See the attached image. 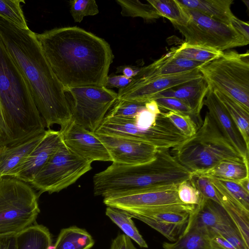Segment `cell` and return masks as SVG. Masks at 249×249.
Masks as SVG:
<instances>
[{
	"mask_svg": "<svg viewBox=\"0 0 249 249\" xmlns=\"http://www.w3.org/2000/svg\"><path fill=\"white\" fill-rule=\"evenodd\" d=\"M36 36L65 88L105 87L114 58L105 39L77 26L55 28Z\"/></svg>",
	"mask_w": 249,
	"mask_h": 249,
	"instance_id": "6da1fadb",
	"label": "cell"
},
{
	"mask_svg": "<svg viewBox=\"0 0 249 249\" xmlns=\"http://www.w3.org/2000/svg\"><path fill=\"white\" fill-rule=\"evenodd\" d=\"M0 37L24 76L45 127L63 128L71 121V106L65 88L55 75L36 38L0 17Z\"/></svg>",
	"mask_w": 249,
	"mask_h": 249,
	"instance_id": "7a4b0ae2",
	"label": "cell"
},
{
	"mask_svg": "<svg viewBox=\"0 0 249 249\" xmlns=\"http://www.w3.org/2000/svg\"><path fill=\"white\" fill-rule=\"evenodd\" d=\"M0 106L5 146L15 145L46 131L28 84L0 37Z\"/></svg>",
	"mask_w": 249,
	"mask_h": 249,
	"instance_id": "3957f363",
	"label": "cell"
},
{
	"mask_svg": "<svg viewBox=\"0 0 249 249\" xmlns=\"http://www.w3.org/2000/svg\"><path fill=\"white\" fill-rule=\"evenodd\" d=\"M170 149H158L146 163L127 165L112 162L93 178L96 196L106 197L178 185L190 179L192 173L173 156Z\"/></svg>",
	"mask_w": 249,
	"mask_h": 249,
	"instance_id": "277c9868",
	"label": "cell"
},
{
	"mask_svg": "<svg viewBox=\"0 0 249 249\" xmlns=\"http://www.w3.org/2000/svg\"><path fill=\"white\" fill-rule=\"evenodd\" d=\"M170 151L192 173L208 170L224 160L244 163L246 159L223 135L208 112L195 134Z\"/></svg>",
	"mask_w": 249,
	"mask_h": 249,
	"instance_id": "5b68a950",
	"label": "cell"
},
{
	"mask_svg": "<svg viewBox=\"0 0 249 249\" xmlns=\"http://www.w3.org/2000/svg\"><path fill=\"white\" fill-rule=\"evenodd\" d=\"M38 196L29 183L0 178V235L16 234L32 225L40 213Z\"/></svg>",
	"mask_w": 249,
	"mask_h": 249,
	"instance_id": "8992f818",
	"label": "cell"
},
{
	"mask_svg": "<svg viewBox=\"0 0 249 249\" xmlns=\"http://www.w3.org/2000/svg\"><path fill=\"white\" fill-rule=\"evenodd\" d=\"M198 70L209 88L224 93L249 109V53L223 52Z\"/></svg>",
	"mask_w": 249,
	"mask_h": 249,
	"instance_id": "52a82bcc",
	"label": "cell"
},
{
	"mask_svg": "<svg viewBox=\"0 0 249 249\" xmlns=\"http://www.w3.org/2000/svg\"><path fill=\"white\" fill-rule=\"evenodd\" d=\"M182 8L186 16V22L173 25L181 34L185 42L219 52L249 44V41L231 24L216 20L195 10Z\"/></svg>",
	"mask_w": 249,
	"mask_h": 249,
	"instance_id": "ba28073f",
	"label": "cell"
},
{
	"mask_svg": "<svg viewBox=\"0 0 249 249\" xmlns=\"http://www.w3.org/2000/svg\"><path fill=\"white\" fill-rule=\"evenodd\" d=\"M126 137L153 145L158 149H171L187 137L183 135L162 111L151 127L139 125L135 119H124L106 116L95 132Z\"/></svg>",
	"mask_w": 249,
	"mask_h": 249,
	"instance_id": "9c48e42d",
	"label": "cell"
},
{
	"mask_svg": "<svg viewBox=\"0 0 249 249\" xmlns=\"http://www.w3.org/2000/svg\"><path fill=\"white\" fill-rule=\"evenodd\" d=\"M91 163L75 154L63 142L29 184L38 191V196L44 192H59L90 171Z\"/></svg>",
	"mask_w": 249,
	"mask_h": 249,
	"instance_id": "30bf717a",
	"label": "cell"
},
{
	"mask_svg": "<svg viewBox=\"0 0 249 249\" xmlns=\"http://www.w3.org/2000/svg\"><path fill=\"white\" fill-rule=\"evenodd\" d=\"M72 99L71 121L95 132L118 99L117 93L105 87L65 88Z\"/></svg>",
	"mask_w": 249,
	"mask_h": 249,
	"instance_id": "8fae6325",
	"label": "cell"
},
{
	"mask_svg": "<svg viewBox=\"0 0 249 249\" xmlns=\"http://www.w3.org/2000/svg\"><path fill=\"white\" fill-rule=\"evenodd\" d=\"M178 185H174L104 198L107 206L124 210L179 207L194 212L195 206L181 202L178 196Z\"/></svg>",
	"mask_w": 249,
	"mask_h": 249,
	"instance_id": "7c38bea8",
	"label": "cell"
},
{
	"mask_svg": "<svg viewBox=\"0 0 249 249\" xmlns=\"http://www.w3.org/2000/svg\"><path fill=\"white\" fill-rule=\"evenodd\" d=\"M202 77L198 68L181 73L169 74L150 79L133 78L125 87L120 89L118 99L147 102L157 94L171 88Z\"/></svg>",
	"mask_w": 249,
	"mask_h": 249,
	"instance_id": "4fadbf2b",
	"label": "cell"
},
{
	"mask_svg": "<svg viewBox=\"0 0 249 249\" xmlns=\"http://www.w3.org/2000/svg\"><path fill=\"white\" fill-rule=\"evenodd\" d=\"M124 211L132 218L145 223L172 242L176 241L183 232L190 215L193 213L179 207Z\"/></svg>",
	"mask_w": 249,
	"mask_h": 249,
	"instance_id": "5bb4252c",
	"label": "cell"
},
{
	"mask_svg": "<svg viewBox=\"0 0 249 249\" xmlns=\"http://www.w3.org/2000/svg\"><path fill=\"white\" fill-rule=\"evenodd\" d=\"M94 133L107 149L112 162L127 165L146 163L155 158L158 150L153 145L126 137Z\"/></svg>",
	"mask_w": 249,
	"mask_h": 249,
	"instance_id": "9a60e30c",
	"label": "cell"
},
{
	"mask_svg": "<svg viewBox=\"0 0 249 249\" xmlns=\"http://www.w3.org/2000/svg\"><path fill=\"white\" fill-rule=\"evenodd\" d=\"M59 131L64 144L78 156L91 162L112 161L107 149L94 132L71 121Z\"/></svg>",
	"mask_w": 249,
	"mask_h": 249,
	"instance_id": "2e32d148",
	"label": "cell"
},
{
	"mask_svg": "<svg viewBox=\"0 0 249 249\" xmlns=\"http://www.w3.org/2000/svg\"><path fill=\"white\" fill-rule=\"evenodd\" d=\"M62 142L60 131L51 129L46 130L36 146L20 165L6 176L12 177L30 184Z\"/></svg>",
	"mask_w": 249,
	"mask_h": 249,
	"instance_id": "e0dca14e",
	"label": "cell"
},
{
	"mask_svg": "<svg viewBox=\"0 0 249 249\" xmlns=\"http://www.w3.org/2000/svg\"><path fill=\"white\" fill-rule=\"evenodd\" d=\"M203 105L223 135L245 160L249 158V149L234 121L214 90L209 88Z\"/></svg>",
	"mask_w": 249,
	"mask_h": 249,
	"instance_id": "ac0fdd59",
	"label": "cell"
},
{
	"mask_svg": "<svg viewBox=\"0 0 249 249\" xmlns=\"http://www.w3.org/2000/svg\"><path fill=\"white\" fill-rule=\"evenodd\" d=\"M208 89V85L202 76L162 91L155 96L152 100L159 97L178 99L189 107L198 119L202 120L200 111Z\"/></svg>",
	"mask_w": 249,
	"mask_h": 249,
	"instance_id": "d6986e66",
	"label": "cell"
},
{
	"mask_svg": "<svg viewBox=\"0 0 249 249\" xmlns=\"http://www.w3.org/2000/svg\"><path fill=\"white\" fill-rule=\"evenodd\" d=\"M202 64L199 62L177 58L172 49L152 63L139 69L133 78L139 80L150 79L194 70Z\"/></svg>",
	"mask_w": 249,
	"mask_h": 249,
	"instance_id": "ffe728a7",
	"label": "cell"
},
{
	"mask_svg": "<svg viewBox=\"0 0 249 249\" xmlns=\"http://www.w3.org/2000/svg\"><path fill=\"white\" fill-rule=\"evenodd\" d=\"M207 177L215 189L220 204L236 226L246 243L249 245V210L231 195L216 178Z\"/></svg>",
	"mask_w": 249,
	"mask_h": 249,
	"instance_id": "44dd1931",
	"label": "cell"
},
{
	"mask_svg": "<svg viewBox=\"0 0 249 249\" xmlns=\"http://www.w3.org/2000/svg\"><path fill=\"white\" fill-rule=\"evenodd\" d=\"M190 216L196 226L209 235L218 225L230 217L221 205L204 197Z\"/></svg>",
	"mask_w": 249,
	"mask_h": 249,
	"instance_id": "7402d4cb",
	"label": "cell"
},
{
	"mask_svg": "<svg viewBox=\"0 0 249 249\" xmlns=\"http://www.w3.org/2000/svg\"><path fill=\"white\" fill-rule=\"evenodd\" d=\"M181 6L196 10L220 22L231 24L235 16L231 10L233 0H176Z\"/></svg>",
	"mask_w": 249,
	"mask_h": 249,
	"instance_id": "603a6c76",
	"label": "cell"
},
{
	"mask_svg": "<svg viewBox=\"0 0 249 249\" xmlns=\"http://www.w3.org/2000/svg\"><path fill=\"white\" fill-rule=\"evenodd\" d=\"M44 134L12 146H6L0 163V177L7 176L20 165L38 144Z\"/></svg>",
	"mask_w": 249,
	"mask_h": 249,
	"instance_id": "cb8c5ba5",
	"label": "cell"
},
{
	"mask_svg": "<svg viewBox=\"0 0 249 249\" xmlns=\"http://www.w3.org/2000/svg\"><path fill=\"white\" fill-rule=\"evenodd\" d=\"M164 249H210V236L205 231L198 228L190 216L188 224L176 241L164 242Z\"/></svg>",
	"mask_w": 249,
	"mask_h": 249,
	"instance_id": "d4e9b609",
	"label": "cell"
},
{
	"mask_svg": "<svg viewBox=\"0 0 249 249\" xmlns=\"http://www.w3.org/2000/svg\"><path fill=\"white\" fill-rule=\"evenodd\" d=\"M17 249H49L52 237L45 226L34 223L16 234Z\"/></svg>",
	"mask_w": 249,
	"mask_h": 249,
	"instance_id": "484cf974",
	"label": "cell"
},
{
	"mask_svg": "<svg viewBox=\"0 0 249 249\" xmlns=\"http://www.w3.org/2000/svg\"><path fill=\"white\" fill-rule=\"evenodd\" d=\"M94 243L85 229L72 226L61 229L53 249H90Z\"/></svg>",
	"mask_w": 249,
	"mask_h": 249,
	"instance_id": "4316f807",
	"label": "cell"
},
{
	"mask_svg": "<svg viewBox=\"0 0 249 249\" xmlns=\"http://www.w3.org/2000/svg\"><path fill=\"white\" fill-rule=\"evenodd\" d=\"M213 90L236 125L247 147L249 149V109L230 96Z\"/></svg>",
	"mask_w": 249,
	"mask_h": 249,
	"instance_id": "83f0119b",
	"label": "cell"
},
{
	"mask_svg": "<svg viewBox=\"0 0 249 249\" xmlns=\"http://www.w3.org/2000/svg\"><path fill=\"white\" fill-rule=\"evenodd\" d=\"M249 159L248 158L245 160L244 163L224 160L208 170L194 172V173L206 177L233 181H238L249 177Z\"/></svg>",
	"mask_w": 249,
	"mask_h": 249,
	"instance_id": "f1b7e54d",
	"label": "cell"
},
{
	"mask_svg": "<svg viewBox=\"0 0 249 249\" xmlns=\"http://www.w3.org/2000/svg\"><path fill=\"white\" fill-rule=\"evenodd\" d=\"M106 215L125 235L135 241L140 247L148 248L147 244L136 228L132 217L125 211L114 207L107 206Z\"/></svg>",
	"mask_w": 249,
	"mask_h": 249,
	"instance_id": "f546056e",
	"label": "cell"
},
{
	"mask_svg": "<svg viewBox=\"0 0 249 249\" xmlns=\"http://www.w3.org/2000/svg\"><path fill=\"white\" fill-rule=\"evenodd\" d=\"M175 56L203 64L209 63L220 56L224 52H219L204 46L192 45L185 42L172 49Z\"/></svg>",
	"mask_w": 249,
	"mask_h": 249,
	"instance_id": "4dcf8cb0",
	"label": "cell"
},
{
	"mask_svg": "<svg viewBox=\"0 0 249 249\" xmlns=\"http://www.w3.org/2000/svg\"><path fill=\"white\" fill-rule=\"evenodd\" d=\"M116 2L121 6V14L124 17H140L145 20H152L160 17L148 2L143 3L138 0H117Z\"/></svg>",
	"mask_w": 249,
	"mask_h": 249,
	"instance_id": "1f68e13d",
	"label": "cell"
},
{
	"mask_svg": "<svg viewBox=\"0 0 249 249\" xmlns=\"http://www.w3.org/2000/svg\"><path fill=\"white\" fill-rule=\"evenodd\" d=\"M159 15L170 21L172 24H183L186 21L185 14L176 0H147Z\"/></svg>",
	"mask_w": 249,
	"mask_h": 249,
	"instance_id": "d6a6232c",
	"label": "cell"
},
{
	"mask_svg": "<svg viewBox=\"0 0 249 249\" xmlns=\"http://www.w3.org/2000/svg\"><path fill=\"white\" fill-rule=\"evenodd\" d=\"M21 3L24 0H0V17L14 25L29 29Z\"/></svg>",
	"mask_w": 249,
	"mask_h": 249,
	"instance_id": "836d02e7",
	"label": "cell"
},
{
	"mask_svg": "<svg viewBox=\"0 0 249 249\" xmlns=\"http://www.w3.org/2000/svg\"><path fill=\"white\" fill-rule=\"evenodd\" d=\"M145 103L117 99L106 115L124 119H133L145 108Z\"/></svg>",
	"mask_w": 249,
	"mask_h": 249,
	"instance_id": "e575fe53",
	"label": "cell"
},
{
	"mask_svg": "<svg viewBox=\"0 0 249 249\" xmlns=\"http://www.w3.org/2000/svg\"><path fill=\"white\" fill-rule=\"evenodd\" d=\"M236 249H249L240 232L229 217L213 230Z\"/></svg>",
	"mask_w": 249,
	"mask_h": 249,
	"instance_id": "d590c367",
	"label": "cell"
},
{
	"mask_svg": "<svg viewBox=\"0 0 249 249\" xmlns=\"http://www.w3.org/2000/svg\"><path fill=\"white\" fill-rule=\"evenodd\" d=\"M69 3L70 13L75 22L80 23L85 17L95 16L99 12L94 0H71Z\"/></svg>",
	"mask_w": 249,
	"mask_h": 249,
	"instance_id": "8d00e7d4",
	"label": "cell"
},
{
	"mask_svg": "<svg viewBox=\"0 0 249 249\" xmlns=\"http://www.w3.org/2000/svg\"><path fill=\"white\" fill-rule=\"evenodd\" d=\"M164 114L187 138L195 135L198 128L196 124L190 115L171 111L164 112Z\"/></svg>",
	"mask_w": 249,
	"mask_h": 249,
	"instance_id": "74e56055",
	"label": "cell"
},
{
	"mask_svg": "<svg viewBox=\"0 0 249 249\" xmlns=\"http://www.w3.org/2000/svg\"><path fill=\"white\" fill-rule=\"evenodd\" d=\"M154 100L159 108L169 111L176 112L191 116L198 127L201 125L202 121L198 119L194 114L192 109L180 100L173 97H159Z\"/></svg>",
	"mask_w": 249,
	"mask_h": 249,
	"instance_id": "f35d334b",
	"label": "cell"
},
{
	"mask_svg": "<svg viewBox=\"0 0 249 249\" xmlns=\"http://www.w3.org/2000/svg\"><path fill=\"white\" fill-rule=\"evenodd\" d=\"M177 191L178 198L181 202L195 207L200 203L203 197L190 180L179 184Z\"/></svg>",
	"mask_w": 249,
	"mask_h": 249,
	"instance_id": "ab89813d",
	"label": "cell"
},
{
	"mask_svg": "<svg viewBox=\"0 0 249 249\" xmlns=\"http://www.w3.org/2000/svg\"><path fill=\"white\" fill-rule=\"evenodd\" d=\"M190 181L203 197L220 204L215 189L208 177L192 173Z\"/></svg>",
	"mask_w": 249,
	"mask_h": 249,
	"instance_id": "60d3db41",
	"label": "cell"
},
{
	"mask_svg": "<svg viewBox=\"0 0 249 249\" xmlns=\"http://www.w3.org/2000/svg\"><path fill=\"white\" fill-rule=\"evenodd\" d=\"M216 179L231 195L234 196L246 208L249 210V192L243 189L236 181L225 179Z\"/></svg>",
	"mask_w": 249,
	"mask_h": 249,
	"instance_id": "b9f144b4",
	"label": "cell"
},
{
	"mask_svg": "<svg viewBox=\"0 0 249 249\" xmlns=\"http://www.w3.org/2000/svg\"><path fill=\"white\" fill-rule=\"evenodd\" d=\"M132 79L128 78L124 75H108L105 87L110 89L112 88H118L119 89L127 86L131 81Z\"/></svg>",
	"mask_w": 249,
	"mask_h": 249,
	"instance_id": "7bdbcfd3",
	"label": "cell"
},
{
	"mask_svg": "<svg viewBox=\"0 0 249 249\" xmlns=\"http://www.w3.org/2000/svg\"><path fill=\"white\" fill-rule=\"evenodd\" d=\"M109 249H137L131 239L124 234H118L111 241Z\"/></svg>",
	"mask_w": 249,
	"mask_h": 249,
	"instance_id": "ee69618b",
	"label": "cell"
},
{
	"mask_svg": "<svg viewBox=\"0 0 249 249\" xmlns=\"http://www.w3.org/2000/svg\"><path fill=\"white\" fill-rule=\"evenodd\" d=\"M209 236L210 249H236L214 231L209 234Z\"/></svg>",
	"mask_w": 249,
	"mask_h": 249,
	"instance_id": "f6af8a7d",
	"label": "cell"
},
{
	"mask_svg": "<svg viewBox=\"0 0 249 249\" xmlns=\"http://www.w3.org/2000/svg\"><path fill=\"white\" fill-rule=\"evenodd\" d=\"M231 24L240 34L249 41V24L248 22H244L235 16L231 21Z\"/></svg>",
	"mask_w": 249,
	"mask_h": 249,
	"instance_id": "bcb514c9",
	"label": "cell"
},
{
	"mask_svg": "<svg viewBox=\"0 0 249 249\" xmlns=\"http://www.w3.org/2000/svg\"><path fill=\"white\" fill-rule=\"evenodd\" d=\"M0 249H17L16 234L0 235Z\"/></svg>",
	"mask_w": 249,
	"mask_h": 249,
	"instance_id": "7dc6e473",
	"label": "cell"
},
{
	"mask_svg": "<svg viewBox=\"0 0 249 249\" xmlns=\"http://www.w3.org/2000/svg\"><path fill=\"white\" fill-rule=\"evenodd\" d=\"M139 69L134 68V67L125 66L118 67L116 72H121L123 75L125 77L132 79L138 73Z\"/></svg>",
	"mask_w": 249,
	"mask_h": 249,
	"instance_id": "c3c4849f",
	"label": "cell"
},
{
	"mask_svg": "<svg viewBox=\"0 0 249 249\" xmlns=\"http://www.w3.org/2000/svg\"><path fill=\"white\" fill-rule=\"evenodd\" d=\"M145 107L148 110L154 114L158 115L162 112L157 102L154 100L146 102Z\"/></svg>",
	"mask_w": 249,
	"mask_h": 249,
	"instance_id": "681fc988",
	"label": "cell"
},
{
	"mask_svg": "<svg viewBox=\"0 0 249 249\" xmlns=\"http://www.w3.org/2000/svg\"><path fill=\"white\" fill-rule=\"evenodd\" d=\"M5 146V138L3 127L2 125L1 108L0 106V146Z\"/></svg>",
	"mask_w": 249,
	"mask_h": 249,
	"instance_id": "f907efd6",
	"label": "cell"
},
{
	"mask_svg": "<svg viewBox=\"0 0 249 249\" xmlns=\"http://www.w3.org/2000/svg\"><path fill=\"white\" fill-rule=\"evenodd\" d=\"M244 189L245 191L249 192V177H246L243 179L236 181Z\"/></svg>",
	"mask_w": 249,
	"mask_h": 249,
	"instance_id": "816d5d0a",
	"label": "cell"
},
{
	"mask_svg": "<svg viewBox=\"0 0 249 249\" xmlns=\"http://www.w3.org/2000/svg\"><path fill=\"white\" fill-rule=\"evenodd\" d=\"M6 146H0V163L1 160L2 156L3 154L4 150L5 149Z\"/></svg>",
	"mask_w": 249,
	"mask_h": 249,
	"instance_id": "f5cc1de1",
	"label": "cell"
},
{
	"mask_svg": "<svg viewBox=\"0 0 249 249\" xmlns=\"http://www.w3.org/2000/svg\"></svg>",
	"mask_w": 249,
	"mask_h": 249,
	"instance_id": "db71d44e",
	"label": "cell"
}]
</instances>
